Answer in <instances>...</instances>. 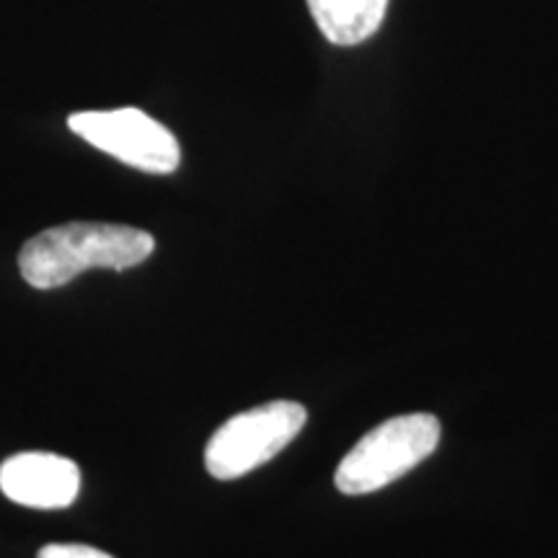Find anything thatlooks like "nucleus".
Here are the masks:
<instances>
[{
  "mask_svg": "<svg viewBox=\"0 0 558 558\" xmlns=\"http://www.w3.org/2000/svg\"><path fill=\"white\" fill-rule=\"evenodd\" d=\"M308 9L331 45L352 47L380 29L388 0H308Z\"/></svg>",
  "mask_w": 558,
  "mask_h": 558,
  "instance_id": "nucleus-6",
  "label": "nucleus"
},
{
  "mask_svg": "<svg viewBox=\"0 0 558 558\" xmlns=\"http://www.w3.org/2000/svg\"><path fill=\"white\" fill-rule=\"evenodd\" d=\"M0 492L21 507L65 509L81 494V469L54 452H19L0 465Z\"/></svg>",
  "mask_w": 558,
  "mask_h": 558,
  "instance_id": "nucleus-5",
  "label": "nucleus"
},
{
  "mask_svg": "<svg viewBox=\"0 0 558 558\" xmlns=\"http://www.w3.org/2000/svg\"><path fill=\"white\" fill-rule=\"evenodd\" d=\"M156 248L148 230L117 222H65L41 230L24 243L19 269L37 290L73 282L86 269H132Z\"/></svg>",
  "mask_w": 558,
  "mask_h": 558,
  "instance_id": "nucleus-1",
  "label": "nucleus"
},
{
  "mask_svg": "<svg viewBox=\"0 0 558 558\" xmlns=\"http://www.w3.org/2000/svg\"><path fill=\"white\" fill-rule=\"evenodd\" d=\"M37 558H114L94 546H83V543H50L37 554Z\"/></svg>",
  "mask_w": 558,
  "mask_h": 558,
  "instance_id": "nucleus-7",
  "label": "nucleus"
},
{
  "mask_svg": "<svg viewBox=\"0 0 558 558\" xmlns=\"http://www.w3.org/2000/svg\"><path fill=\"white\" fill-rule=\"evenodd\" d=\"M73 135L96 150L122 160L145 173H173L181 163V145L173 132L145 114L143 109L122 107L107 111H75L68 117Z\"/></svg>",
  "mask_w": 558,
  "mask_h": 558,
  "instance_id": "nucleus-4",
  "label": "nucleus"
},
{
  "mask_svg": "<svg viewBox=\"0 0 558 558\" xmlns=\"http://www.w3.org/2000/svg\"><path fill=\"white\" fill-rule=\"evenodd\" d=\"M308 411L295 401H271L230 416L205 448L209 476L233 481L279 456L305 427Z\"/></svg>",
  "mask_w": 558,
  "mask_h": 558,
  "instance_id": "nucleus-3",
  "label": "nucleus"
},
{
  "mask_svg": "<svg viewBox=\"0 0 558 558\" xmlns=\"http://www.w3.org/2000/svg\"><path fill=\"white\" fill-rule=\"evenodd\" d=\"M439 422L432 414H407L383 422L347 452L337 469V488L362 497L414 471L439 445Z\"/></svg>",
  "mask_w": 558,
  "mask_h": 558,
  "instance_id": "nucleus-2",
  "label": "nucleus"
}]
</instances>
